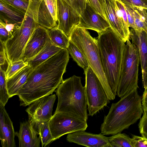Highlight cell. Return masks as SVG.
<instances>
[{
  "mask_svg": "<svg viewBox=\"0 0 147 147\" xmlns=\"http://www.w3.org/2000/svg\"><path fill=\"white\" fill-rule=\"evenodd\" d=\"M55 92L58 102L54 113H64L87 121L88 115L85 87L80 77L74 75L63 80Z\"/></svg>",
  "mask_w": 147,
  "mask_h": 147,
  "instance_id": "277c9868",
  "label": "cell"
},
{
  "mask_svg": "<svg viewBox=\"0 0 147 147\" xmlns=\"http://www.w3.org/2000/svg\"><path fill=\"white\" fill-rule=\"evenodd\" d=\"M132 142L133 147H147V138L132 135Z\"/></svg>",
  "mask_w": 147,
  "mask_h": 147,
  "instance_id": "836d02e7",
  "label": "cell"
},
{
  "mask_svg": "<svg viewBox=\"0 0 147 147\" xmlns=\"http://www.w3.org/2000/svg\"><path fill=\"white\" fill-rule=\"evenodd\" d=\"M138 126L142 136L147 138V111H144L143 115L140 118Z\"/></svg>",
  "mask_w": 147,
  "mask_h": 147,
  "instance_id": "d6a6232c",
  "label": "cell"
},
{
  "mask_svg": "<svg viewBox=\"0 0 147 147\" xmlns=\"http://www.w3.org/2000/svg\"><path fill=\"white\" fill-rule=\"evenodd\" d=\"M49 124L54 141L66 134L85 131L88 126L86 121L63 113H54Z\"/></svg>",
  "mask_w": 147,
  "mask_h": 147,
  "instance_id": "9c48e42d",
  "label": "cell"
},
{
  "mask_svg": "<svg viewBox=\"0 0 147 147\" xmlns=\"http://www.w3.org/2000/svg\"><path fill=\"white\" fill-rule=\"evenodd\" d=\"M144 90H147V85H146V87H145V88H144Z\"/></svg>",
  "mask_w": 147,
  "mask_h": 147,
  "instance_id": "60d3db41",
  "label": "cell"
},
{
  "mask_svg": "<svg viewBox=\"0 0 147 147\" xmlns=\"http://www.w3.org/2000/svg\"><path fill=\"white\" fill-rule=\"evenodd\" d=\"M113 103L105 116L100 130L104 135H113L121 132L141 118L144 111L141 99L137 89Z\"/></svg>",
  "mask_w": 147,
  "mask_h": 147,
  "instance_id": "3957f363",
  "label": "cell"
},
{
  "mask_svg": "<svg viewBox=\"0 0 147 147\" xmlns=\"http://www.w3.org/2000/svg\"><path fill=\"white\" fill-rule=\"evenodd\" d=\"M67 49L74 60L84 70L88 67L89 65L85 56L81 50L70 40Z\"/></svg>",
  "mask_w": 147,
  "mask_h": 147,
  "instance_id": "d4e9b609",
  "label": "cell"
},
{
  "mask_svg": "<svg viewBox=\"0 0 147 147\" xmlns=\"http://www.w3.org/2000/svg\"><path fill=\"white\" fill-rule=\"evenodd\" d=\"M90 6L107 20L104 9V0H86Z\"/></svg>",
  "mask_w": 147,
  "mask_h": 147,
  "instance_id": "f546056e",
  "label": "cell"
},
{
  "mask_svg": "<svg viewBox=\"0 0 147 147\" xmlns=\"http://www.w3.org/2000/svg\"><path fill=\"white\" fill-rule=\"evenodd\" d=\"M33 0H29V1H32Z\"/></svg>",
  "mask_w": 147,
  "mask_h": 147,
  "instance_id": "7bdbcfd3",
  "label": "cell"
},
{
  "mask_svg": "<svg viewBox=\"0 0 147 147\" xmlns=\"http://www.w3.org/2000/svg\"><path fill=\"white\" fill-rule=\"evenodd\" d=\"M5 71L0 67V102L4 106L10 98L7 88Z\"/></svg>",
  "mask_w": 147,
  "mask_h": 147,
  "instance_id": "83f0119b",
  "label": "cell"
},
{
  "mask_svg": "<svg viewBox=\"0 0 147 147\" xmlns=\"http://www.w3.org/2000/svg\"><path fill=\"white\" fill-rule=\"evenodd\" d=\"M49 38L55 45L62 49H67L70 41L69 38L57 26L48 30Z\"/></svg>",
  "mask_w": 147,
  "mask_h": 147,
  "instance_id": "cb8c5ba5",
  "label": "cell"
},
{
  "mask_svg": "<svg viewBox=\"0 0 147 147\" xmlns=\"http://www.w3.org/2000/svg\"><path fill=\"white\" fill-rule=\"evenodd\" d=\"M109 138L110 147H133L131 138L125 134L119 133Z\"/></svg>",
  "mask_w": 147,
  "mask_h": 147,
  "instance_id": "4316f807",
  "label": "cell"
},
{
  "mask_svg": "<svg viewBox=\"0 0 147 147\" xmlns=\"http://www.w3.org/2000/svg\"><path fill=\"white\" fill-rule=\"evenodd\" d=\"M31 122L40 138L42 147L46 146L54 141L49 126V121Z\"/></svg>",
  "mask_w": 147,
  "mask_h": 147,
  "instance_id": "603a6c76",
  "label": "cell"
},
{
  "mask_svg": "<svg viewBox=\"0 0 147 147\" xmlns=\"http://www.w3.org/2000/svg\"><path fill=\"white\" fill-rule=\"evenodd\" d=\"M26 13L3 0H0V22L20 26Z\"/></svg>",
  "mask_w": 147,
  "mask_h": 147,
  "instance_id": "ffe728a7",
  "label": "cell"
},
{
  "mask_svg": "<svg viewBox=\"0 0 147 147\" xmlns=\"http://www.w3.org/2000/svg\"><path fill=\"white\" fill-rule=\"evenodd\" d=\"M84 71L88 115L92 117L106 106L110 100L98 78L91 67L89 66Z\"/></svg>",
  "mask_w": 147,
  "mask_h": 147,
  "instance_id": "ba28073f",
  "label": "cell"
},
{
  "mask_svg": "<svg viewBox=\"0 0 147 147\" xmlns=\"http://www.w3.org/2000/svg\"><path fill=\"white\" fill-rule=\"evenodd\" d=\"M57 27L69 37L79 23V13L64 0H57Z\"/></svg>",
  "mask_w": 147,
  "mask_h": 147,
  "instance_id": "8fae6325",
  "label": "cell"
},
{
  "mask_svg": "<svg viewBox=\"0 0 147 147\" xmlns=\"http://www.w3.org/2000/svg\"><path fill=\"white\" fill-rule=\"evenodd\" d=\"M0 23L4 26L5 29L11 36L16 26L15 25L11 24H5L1 22H0Z\"/></svg>",
  "mask_w": 147,
  "mask_h": 147,
  "instance_id": "f35d334b",
  "label": "cell"
},
{
  "mask_svg": "<svg viewBox=\"0 0 147 147\" xmlns=\"http://www.w3.org/2000/svg\"><path fill=\"white\" fill-rule=\"evenodd\" d=\"M56 98L55 94L43 97L29 105L25 110L31 122L49 121L52 117L53 107Z\"/></svg>",
  "mask_w": 147,
  "mask_h": 147,
  "instance_id": "30bf717a",
  "label": "cell"
},
{
  "mask_svg": "<svg viewBox=\"0 0 147 147\" xmlns=\"http://www.w3.org/2000/svg\"><path fill=\"white\" fill-rule=\"evenodd\" d=\"M70 40L83 53L89 66L100 81L110 100H114L102 65L97 39L87 30L76 26L69 37Z\"/></svg>",
  "mask_w": 147,
  "mask_h": 147,
  "instance_id": "8992f818",
  "label": "cell"
},
{
  "mask_svg": "<svg viewBox=\"0 0 147 147\" xmlns=\"http://www.w3.org/2000/svg\"><path fill=\"white\" fill-rule=\"evenodd\" d=\"M97 39L102 67L114 99L120 78L125 42L110 27Z\"/></svg>",
  "mask_w": 147,
  "mask_h": 147,
  "instance_id": "7a4b0ae2",
  "label": "cell"
},
{
  "mask_svg": "<svg viewBox=\"0 0 147 147\" xmlns=\"http://www.w3.org/2000/svg\"><path fill=\"white\" fill-rule=\"evenodd\" d=\"M126 6L131 8L140 7L147 10V0H121Z\"/></svg>",
  "mask_w": 147,
  "mask_h": 147,
  "instance_id": "4dcf8cb0",
  "label": "cell"
},
{
  "mask_svg": "<svg viewBox=\"0 0 147 147\" xmlns=\"http://www.w3.org/2000/svg\"><path fill=\"white\" fill-rule=\"evenodd\" d=\"M69 59L67 49H62L33 69L18 94L20 106L29 105L43 97L52 94L63 81Z\"/></svg>",
  "mask_w": 147,
  "mask_h": 147,
  "instance_id": "6da1fadb",
  "label": "cell"
},
{
  "mask_svg": "<svg viewBox=\"0 0 147 147\" xmlns=\"http://www.w3.org/2000/svg\"><path fill=\"white\" fill-rule=\"evenodd\" d=\"M115 0H104L105 16L111 28L125 42L130 36L125 31L121 24L115 10Z\"/></svg>",
  "mask_w": 147,
  "mask_h": 147,
  "instance_id": "d6986e66",
  "label": "cell"
},
{
  "mask_svg": "<svg viewBox=\"0 0 147 147\" xmlns=\"http://www.w3.org/2000/svg\"><path fill=\"white\" fill-rule=\"evenodd\" d=\"M62 49L54 45L49 38L42 50L33 58L26 62L33 69L56 54Z\"/></svg>",
  "mask_w": 147,
  "mask_h": 147,
  "instance_id": "7402d4cb",
  "label": "cell"
},
{
  "mask_svg": "<svg viewBox=\"0 0 147 147\" xmlns=\"http://www.w3.org/2000/svg\"><path fill=\"white\" fill-rule=\"evenodd\" d=\"M130 38L132 43L136 47L140 62L143 86L147 84V33L144 30H130Z\"/></svg>",
  "mask_w": 147,
  "mask_h": 147,
  "instance_id": "9a60e30c",
  "label": "cell"
},
{
  "mask_svg": "<svg viewBox=\"0 0 147 147\" xmlns=\"http://www.w3.org/2000/svg\"><path fill=\"white\" fill-rule=\"evenodd\" d=\"M66 139L69 142L88 147H110L109 137L101 133L80 131L68 134Z\"/></svg>",
  "mask_w": 147,
  "mask_h": 147,
  "instance_id": "5bb4252c",
  "label": "cell"
},
{
  "mask_svg": "<svg viewBox=\"0 0 147 147\" xmlns=\"http://www.w3.org/2000/svg\"><path fill=\"white\" fill-rule=\"evenodd\" d=\"M24 0L29 1V0Z\"/></svg>",
  "mask_w": 147,
  "mask_h": 147,
  "instance_id": "b9f144b4",
  "label": "cell"
},
{
  "mask_svg": "<svg viewBox=\"0 0 147 147\" xmlns=\"http://www.w3.org/2000/svg\"><path fill=\"white\" fill-rule=\"evenodd\" d=\"M32 69L28 65L11 78L7 80V88L10 98L18 95L19 90L27 82Z\"/></svg>",
  "mask_w": 147,
  "mask_h": 147,
  "instance_id": "44dd1931",
  "label": "cell"
},
{
  "mask_svg": "<svg viewBox=\"0 0 147 147\" xmlns=\"http://www.w3.org/2000/svg\"><path fill=\"white\" fill-rule=\"evenodd\" d=\"M38 19L39 25L48 30L57 26V0H41Z\"/></svg>",
  "mask_w": 147,
  "mask_h": 147,
  "instance_id": "2e32d148",
  "label": "cell"
},
{
  "mask_svg": "<svg viewBox=\"0 0 147 147\" xmlns=\"http://www.w3.org/2000/svg\"><path fill=\"white\" fill-rule=\"evenodd\" d=\"M26 13L29 1L24 0H3Z\"/></svg>",
  "mask_w": 147,
  "mask_h": 147,
  "instance_id": "1f68e13d",
  "label": "cell"
},
{
  "mask_svg": "<svg viewBox=\"0 0 147 147\" xmlns=\"http://www.w3.org/2000/svg\"><path fill=\"white\" fill-rule=\"evenodd\" d=\"M131 9L134 12L135 30H144L147 33V10L140 7Z\"/></svg>",
  "mask_w": 147,
  "mask_h": 147,
  "instance_id": "484cf974",
  "label": "cell"
},
{
  "mask_svg": "<svg viewBox=\"0 0 147 147\" xmlns=\"http://www.w3.org/2000/svg\"><path fill=\"white\" fill-rule=\"evenodd\" d=\"M4 105L0 102V139L3 147H15V133L13 123Z\"/></svg>",
  "mask_w": 147,
  "mask_h": 147,
  "instance_id": "e0dca14e",
  "label": "cell"
},
{
  "mask_svg": "<svg viewBox=\"0 0 147 147\" xmlns=\"http://www.w3.org/2000/svg\"><path fill=\"white\" fill-rule=\"evenodd\" d=\"M8 63L6 53L5 43L0 42V65H4Z\"/></svg>",
  "mask_w": 147,
  "mask_h": 147,
  "instance_id": "8d00e7d4",
  "label": "cell"
},
{
  "mask_svg": "<svg viewBox=\"0 0 147 147\" xmlns=\"http://www.w3.org/2000/svg\"><path fill=\"white\" fill-rule=\"evenodd\" d=\"M129 27L136 29L134 12L133 9L125 5Z\"/></svg>",
  "mask_w": 147,
  "mask_h": 147,
  "instance_id": "e575fe53",
  "label": "cell"
},
{
  "mask_svg": "<svg viewBox=\"0 0 147 147\" xmlns=\"http://www.w3.org/2000/svg\"><path fill=\"white\" fill-rule=\"evenodd\" d=\"M78 12L77 0H64Z\"/></svg>",
  "mask_w": 147,
  "mask_h": 147,
  "instance_id": "ab89813d",
  "label": "cell"
},
{
  "mask_svg": "<svg viewBox=\"0 0 147 147\" xmlns=\"http://www.w3.org/2000/svg\"><path fill=\"white\" fill-rule=\"evenodd\" d=\"M49 39L48 30L39 25L32 33L20 59L26 62L33 58L43 48Z\"/></svg>",
  "mask_w": 147,
  "mask_h": 147,
  "instance_id": "4fadbf2b",
  "label": "cell"
},
{
  "mask_svg": "<svg viewBox=\"0 0 147 147\" xmlns=\"http://www.w3.org/2000/svg\"><path fill=\"white\" fill-rule=\"evenodd\" d=\"M11 36L4 26L0 23V41L4 43Z\"/></svg>",
  "mask_w": 147,
  "mask_h": 147,
  "instance_id": "d590c367",
  "label": "cell"
},
{
  "mask_svg": "<svg viewBox=\"0 0 147 147\" xmlns=\"http://www.w3.org/2000/svg\"><path fill=\"white\" fill-rule=\"evenodd\" d=\"M140 57L137 49L127 41L124 49L120 78L116 95L121 98L137 89Z\"/></svg>",
  "mask_w": 147,
  "mask_h": 147,
  "instance_id": "52a82bcc",
  "label": "cell"
},
{
  "mask_svg": "<svg viewBox=\"0 0 147 147\" xmlns=\"http://www.w3.org/2000/svg\"><path fill=\"white\" fill-rule=\"evenodd\" d=\"M141 103L144 111H147V90H144L141 98Z\"/></svg>",
  "mask_w": 147,
  "mask_h": 147,
  "instance_id": "74e56055",
  "label": "cell"
},
{
  "mask_svg": "<svg viewBox=\"0 0 147 147\" xmlns=\"http://www.w3.org/2000/svg\"><path fill=\"white\" fill-rule=\"evenodd\" d=\"M41 0L29 1L21 24L16 26L12 36L5 43L8 63L20 59L32 33L39 25L38 13Z\"/></svg>",
  "mask_w": 147,
  "mask_h": 147,
  "instance_id": "5b68a950",
  "label": "cell"
},
{
  "mask_svg": "<svg viewBox=\"0 0 147 147\" xmlns=\"http://www.w3.org/2000/svg\"><path fill=\"white\" fill-rule=\"evenodd\" d=\"M15 135L18 138L19 147H40V138L29 120L20 123L19 131Z\"/></svg>",
  "mask_w": 147,
  "mask_h": 147,
  "instance_id": "ac0fdd59",
  "label": "cell"
},
{
  "mask_svg": "<svg viewBox=\"0 0 147 147\" xmlns=\"http://www.w3.org/2000/svg\"><path fill=\"white\" fill-rule=\"evenodd\" d=\"M28 65L22 59L8 63L7 67L5 71L6 80L11 78L22 69Z\"/></svg>",
  "mask_w": 147,
  "mask_h": 147,
  "instance_id": "f1b7e54d",
  "label": "cell"
},
{
  "mask_svg": "<svg viewBox=\"0 0 147 147\" xmlns=\"http://www.w3.org/2000/svg\"><path fill=\"white\" fill-rule=\"evenodd\" d=\"M79 24L76 26L94 30L98 33L110 27L108 21L96 12L86 2V7L80 14Z\"/></svg>",
  "mask_w": 147,
  "mask_h": 147,
  "instance_id": "7c38bea8",
  "label": "cell"
}]
</instances>
